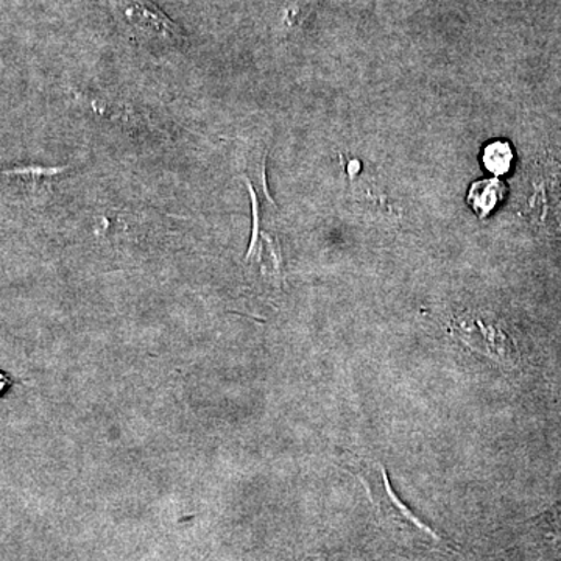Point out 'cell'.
<instances>
[{"instance_id": "6da1fadb", "label": "cell", "mask_w": 561, "mask_h": 561, "mask_svg": "<svg viewBox=\"0 0 561 561\" xmlns=\"http://www.w3.org/2000/svg\"><path fill=\"white\" fill-rule=\"evenodd\" d=\"M351 457H353L351 467H353L354 472L359 476L364 485L367 486L373 504L378 507L379 513L383 515L387 522L394 523L397 526H400L401 529L413 531V534H419L421 537H430L432 541H443L438 531L421 523L420 519L398 500L397 494L391 490L386 468L381 467V465L371 463L370 460L359 459V457L354 456Z\"/></svg>"}, {"instance_id": "7a4b0ae2", "label": "cell", "mask_w": 561, "mask_h": 561, "mask_svg": "<svg viewBox=\"0 0 561 561\" xmlns=\"http://www.w3.org/2000/svg\"><path fill=\"white\" fill-rule=\"evenodd\" d=\"M108 5L114 18L135 38L169 47L184 44V35L179 25L150 0H108Z\"/></svg>"}, {"instance_id": "3957f363", "label": "cell", "mask_w": 561, "mask_h": 561, "mask_svg": "<svg viewBox=\"0 0 561 561\" xmlns=\"http://www.w3.org/2000/svg\"><path fill=\"white\" fill-rule=\"evenodd\" d=\"M69 168H41V165H27V168H14L9 171H0V176L20 186L27 194L39 195L49 192L51 184Z\"/></svg>"}, {"instance_id": "277c9868", "label": "cell", "mask_w": 561, "mask_h": 561, "mask_svg": "<svg viewBox=\"0 0 561 561\" xmlns=\"http://www.w3.org/2000/svg\"><path fill=\"white\" fill-rule=\"evenodd\" d=\"M501 191L502 184L497 180L479 181L472 184L468 202L479 216L485 217L496 205Z\"/></svg>"}, {"instance_id": "5b68a950", "label": "cell", "mask_w": 561, "mask_h": 561, "mask_svg": "<svg viewBox=\"0 0 561 561\" xmlns=\"http://www.w3.org/2000/svg\"><path fill=\"white\" fill-rule=\"evenodd\" d=\"M513 160V154L511 150V146L505 142H496L490 144L485 149V153H483V162H485V168L489 169L490 172L505 173L511 169Z\"/></svg>"}, {"instance_id": "8992f818", "label": "cell", "mask_w": 561, "mask_h": 561, "mask_svg": "<svg viewBox=\"0 0 561 561\" xmlns=\"http://www.w3.org/2000/svg\"><path fill=\"white\" fill-rule=\"evenodd\" d=\"M10 386V379L7 378L5 375H3L2 371H0V394L3 393L7 389H9Z\"/></svg>"}]
</instances>
